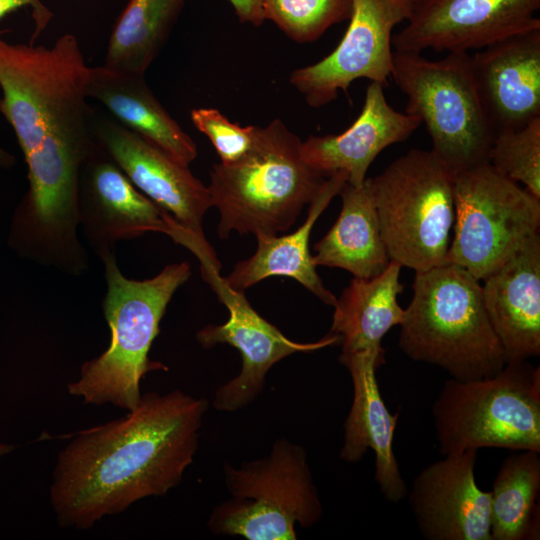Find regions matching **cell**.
I'll use <instances>...</instances> for the list:
<instances>
[{
  "instance_id": "1",
  "label": "cell",
  "mask_w": 540,
  "mask_h": 540,
  "mask_svg": "<svg viewBox=\"0 0 540 540\" xmlns=\"http://www.w3.org/2000/svg\"><path fill=\"white\" fill-rule=\"evenodd\" d=\"M89 67L72 34L51 47L0 39V112L27 165L28 190L15 219L41 243L78 234L80 172L98 146L87 104Z\"/></svg>"
},
{
  "instance_id": "2",
  "label": "cell",
  "mask_w": 540,
  "mask_h": 540,
  "mask_svg": "<svg viewBox=\"0 0 540 540\" xmlns=\"http://www.w3.org/2000/svg\"><path fill=\"white\" fill-rule=\"evenodd\" d=\"M209 401L181 390L147 392L124 417L79 431L59 453L50 502L62 527L89 529L182 480Z\"/></svg>"
},
{
  "instance_id": "3",
  "label": "cell",
  "mask_w": 540,
  "mask_h": 540,
  "mask_svg": "<svg viewBox=\"0 0 540 540\" xmlns=\"http://www.w3.org/2000/svg\"><path fill=\"white\" fill-rule=\"evenodd\" d=\"M101 261L106 281L102 309L111 341L102 354L82 364L78 380L69 383L67 390L87 404L111 403L132 411L142 395V378L150 371L167 369L150 360L149 352L166 308L189 279L191 267L186 261L172 263L152 278L134 280L123 275L115 253Z\"/></svg>"
},
{
  "instance_id": "4",
  "label": "cell",
  "mask_w": 540,
  "mask_h": 540,
  "mask_svg": "<svg viewBox=\"0 0 540 540\" xmlns=\"http://www.w3.org/2000/svg\"><path fill=\"white\" fill-rule=\"evenodd\" d=\"M413 297L398 346L416 362L467 381L492 376L507 363L489 321L480 281L452 263L415 272Z\"/></svg>"
},
{
  "instance_id": "5",
  "label": "cell",
  "mask_w": 540,
  "mask_h": 540,
  "mask_svg": "<svg viewBox=\"0 0 540 540\" xmlns=\"http://www.w3.org/2000/svg\"><path fill=\"white\" fill-rule=\"evenodd\" d=\"M302 141L280 120L259 127L251 150L233 164H215L208 189L219 211L218 235H278L292 227L327 177L303 158Z\"/></svg>"
},
{
  "instance_id": "6",
  "label": "cell",
  "mask_w": 540,
  "mask_h": 540,
  "mask_svg": "<svg viewBox=\"0 0 540 540\" xmlns=\"http://www.w3.org/2000/svg\"><path fill=\"white\" fill-rule=\"evenodd\" d=\"M432 414L442 456L485 447L540 452V368L512 361L492 376L449 378Z\"/></svg>"
},
{
  "instance_id": "7",
  "label": "cell",
  "mask_w": 540,
  "mask_h": 540,
  "mask_svg": "<svg viewBox=\"0 0 540 540\" xmlns=\"http://www.w3.org/2000/svg\"><path fill=\"white\" fill-rule=\"evenodd\" d=\"M231 495L208 520L213 534L248 540H295L296 525L309 528L323 515L305 449L288 439L274 442L264 457L239 468L223 465Z\"/></svg>"
},
{
  "instance_id": "8",
  "label": "cell",
  "mask_w": 540,
  "mask_h": 540,
  "mask_svg": "<svg viewBox=\"0 0 540 540\" xmlns=\"http://www.w3.org/2000/svg\"><path fill=\"white\" fill-rule=\"evenodd\" d=\"M454 175L431 150L411 149L370 178L390 260L415 272L446 263Z\"/></svg>"
},
{
  "instance_id": "9",
  "label": "cell",
  "mask_w": 540,
  "mask_h": 540,
  "mask_svg": "<svg viewBox=\"0 0 540 540\" xmlns=\"http://www.w3.org/2000/svg\"><path fill=\"white\" fill-rule=\"evenodd\" d=\"M390 77L406 96L405 113L425 125L431 151L454 174L489 163L494 133L477 95L469 52L430 60L393 50Z\"/></svg>"
},
{
  "instance_id": "10",
  "label": "cell",
  "mask_w": 540,
  "mask_h": 540,
  "mask_svg": "<svg viewBox=\"0 0 540 540\" xmlns=\"http://www.w3.org/2000/svg\"><path fill=\"white\" fill-rule=\"evenodd\" d=\"M455 228L446 263L483 280L539 233L540 199L490 163L454 175Z\"/></svg>"
},
{
  "instance_id": "11",
  "label": "cell",
  "mask_w": 540,
  "mask_h": 540,
  "mask_svg": "<svg viewBox=\"0 0 540 540\" xmlns=\"http://www.w3.org/2000/svg\"><path fill=\"white\" fill-rule=\"evenodd\" d=\"M415 0H352L349 25L337 47L318 62L295 69L290 84L319 108L357 79L385 86L392 70V31L407 20Z\"/></svg>"
},
{
  "instance_id": "12",
  "label": "cell",
  "mask_w": 540,
  "mask_h": 540,
  "mask_svg": "<svg viewBox=\"0 0 540 540\" xmlns=\"http://www.w3.org/2000/svg\"><path fill=\"white\" fill-rule=\"evenodd\" d=\"M540 0H415L407 24L392 36L394 51L482 49L540 28Z\"/></svg>"
},
{
  "instance_id": "13",
  "label": "cell",
  "mask_w": 540,
  "mask_h": 540,
  "mask_svg": "<svg viewBox=\"0 0 540 540\" xmlns=\"http://www.w3.org/2000/svg\"><path fill=\"white\" fill-rule=\"evenodd\" d=\"M209 284L227 307L229 318L223 324L203 327L197 332L196 339L204 348L231 345L242 358L239 374L221 385L213 396V406L219 411L234 412L251 404L263 391L268 371L282 359L341 342L339 335L331 333L316 342L290 340L252 308L244 292L228 288L220 276Z\"/></svg>"
},
{
  "instance_id": "14",
  "label": "cell",
  "mask_w": 540,
  "mask_h": 540,
  "mask_svg": "<svg viewBox=\"0 0 540 540\" xmlns=\"http://www.w3.org/2000/svg\"><path fill=\"white\" fill-rule=\"evenodd\" d=\"M78 222L84 239L101 260L115 253L119 241L147 232L172 238L179 226L132 184L99 145L81 168Z\"/></svg>"
},
{
  "instance_id": "15",
  "label": "cell",
  "mask_w": 540,
  "mask_h": 540,
  "mask_svg": "<svg viewBox=\"0 0 540 540\" xmlns=\"http://www.w3.org/2000/svg\"><path fill=\"white\" fill-rule=\"evenodd\" d=\"M94 138L132 184L189 232L204 238L212 198L205 186L167 152L116 120L92 114Z\"/></svg>"
},
{
  "instance_id": "16",
  "label": "cell",
  "mask_w": 540,
  "mask_h": 540,
  "mask_svg": "<svg viewBox=\"0 0 540 540\" xmlns=\"http://www.w3.org/2000/svg\"><path fill=\"white\" fill-rule=\"evenodd\" d=\"M477 450L447 454L414 478L409 504L426 540H492L490 491L475 478Z\"/></svg>"
},
{
  "instance_id": "17",
  "label": "cell",
  "mask_w": 540,
  "mask_h": 540,
  "mask_svg": "<svg viewBox=\"0 0 540 540\" xmlns=\"http://www.w3.org/2000/svg\"><path fill=\"white\" fill-rule=\"evenodd\" d=\"M471 70L494 135L540 117V28L479 49Z\"/></svg>"
},
{
  "instance_id": "18",
  "label": "cell",
  "mask_w": 540,
  "mask_h": 540,
  "mask_svg": "<svg viewBox=\"0 0 540 540\" xmlns=\"http://www.w3.org/2000/svg\"><path fill=\"white\" fill-rule=\"evenodd\" d=\"M339 362L349 371L353 386V401L344 421L339 456L353 464L372 449L374 478L380 492L387 501L398 503L407 496V486L393 450L400 411L392 414L388 410L376 377L377 369L385 362V350L341 353Z\"/></svg>"
},
{
  "instance_id": "19",
  "label": "cell",
  "mask_w": 540,
  "mask_h": 540,
  "mask_svg": "<svg viewBox=\"0 0 540 540\" xmlns=\"http://www.w3.org/2000/svg\"><path fill=\"white\" fill-rule=\"evenodd\" d=\"M482 281L485 309L507 362L539 356V233Z\"/></svg>"
},
{
  "instance_id": "20",
  "label": "cell",
  "mask_w": 540,
  "mask_h": 540,
  "mask_svg": "<svg viewBox=\"0 0 540 540\" xmlns=\"http://www.w3.org/2000/svg\"><path fill=\"white\" fill-rule=\"evenodd\" d=\"M420 125L417 117L388 103L382 84L370 82L362 110L352 125L340 134L309 136L302 141V155L324 176L344 171L347 182L359 187L375 158L390 145L406 140Z\"/></svg>"
},
{
  "instance_id": "21",
  "label": "cell",
  "mask_w": 540,
  "mask_h": 540,
  "mask_svg": "<svg viewBox=\"0 0 540 540\" xmlns=\"http://www.w3.org/2000/svg\"><path fill=\"white\" fill-rule=\"evenodd\" d=\"M347 179L344 171L328 176L320 193L309 204L304 223L293 233L256 236L258 244L255 253L238 262L228 276L221 278L223 284L232 290L244 292L268 277L286 276L297 280L322 302L334 307L337 298L325 288L316 272L309 251V237L316 220L334 196L339 194Z\"/></svg>"
},
{
  "instance_id": "22",
  "label": "cell",
  "mask_w": 540,
  "mask_h": 540,
  "mask_svg": "<svg viewBox=\"0 0 540 540\" xmlns=\"http://www.w3.org/2000/svg\"><path fill=\"white\" fill-rule=\"evenodd\" d=\"M86 94L100 102L121 125L183 165L189 166L197 157L194 141L160 104L144 75L105 65L89 67Z\"/></svg>"
},
{
  "instance_id": "23",
  "label": "cell",
  "mask_w": 540,
  "mask_h": 540,
  "mask_svg": "<svg viewBox=\"0 0 540 540\" xmlns=\"http://www.w3.org/2000/svg\"><path fill=\"white\" fill-rule=\"evenodd\" d=\"M338 195L342 199L339 217L314 245V264L341 268L358 278L374 277L391 260L380 232L371 179L359 187L346 181Z\"/></svg>"
},
{
  "instance_id": "24",
  "label": "cell",
  "mask_w": 540,
  "mask_h": 540,
  "mask_svg": "<svg viewBox=\"0 0 540 540\" xmlns=\"http://www.w3.org/2000/svg\"><path fill=\"white\" fill-rule=\"evenodd\" d=\"M401 268L391 260L374 277H354L337 298L329 333L341 337L342 354L385 350L381 345L383 337L401 324L405 312L397 300L403 291Z\"/></svg>"
},
{
  "instance_id": "25",
  "label": "cell",
  "mask_w": 540,
  "mask_h": 540,
  "mask_svg": "<svg viewBox=\"0 0 540 540\" xmlns=\"http://www.w3.org/2000/svg\"><path fill=\"white\" fill-rule=\"evenodd\" d=\"M490 493L492 540L539 539V451L520 450L507 456Z\"/></svg>"
},
{
  "instance_id": "26",
  "label": "cell",
  "mask_w": 540,
  "mask_h": 540,
  "mask_svg": "<svg viewBox=\"0 0 540 540\" xmlns=\"http://www.w3.org/2000/svg\"><path fill=\"white\" fill-rule=\"evenodd\" d=\"M185 0H130L110 35L103 65L144 75L161 51Z\"/></svg>"
},
{
  "instance_id": "27",
  "label": "cell",
  "mask_w": 540,
  "mask_h": 540,
  "mask_svg": "<svg viewBox=\"0 0 540 540\" xmlns=\"http://www.w3.org/2000/svg\"><path fill=\"white\" fill-rule=\"evenodd\" d=\"M261 1L265 20L298 43L317 40L331 26L348 20L352 9V0Z\"/></svg>"
},
{
  "instance_id": "28",
  "label": "cell",
  "mask_w": 540,
  "mask_h": 540,
  "mask_svg": "<svg viewBox=\"0 0 540 540\" xmlns=\"http://www.w3.org/2000/svg\"><path fill=\"white\" fill-rule=\"evenodd\" d=\"M489 163L540 199V117L493 137Z\"/></svg>"
},
{
  "instance_id": "29",
  "label": "cell",
  "mask_w": 540,
  "mask_h": 540,
  "mask_svg": "<svg viewBox=\"0 0 540 540\" xmlns=\"http://www.w3.org/2000/svg\"><path fill=\"white\" fill-rule=\"evenodd\" d=\"M193 125L208 137L222 164L241 160L252 148L259 126L241 127L215 108H195L190 113Z\"/></svg>"
},
{
  "instance_id": "30",
  "label": "cell",
  "mask_w": 540,
  "mask_h": 540,
  "mask_svg": "<svg viewBox=\"0 0 540 540\" xmlns=\"http://www.w3.org/2000/svg\"><path fill=\"white\" fill-rule=\"evenodd\" d=\"M25 6L31 7L35 22V32L32 37L33 42L44 31L53 16L50 10L40 0H0V20L7 14ZM2 33L3 31L0 30V35Z\"/></svg>"
},
{
  "instance_id": "31",
  "label": "cell",
  "mask_w": 540,
  "mask_h": 540,
  "mask_svg": "<svg viewBox=\"0 0 540 540\" xmlns=\"http://www.w3.org/2000/svg\"><path fill=\"white\" fill-rule=\"evenodd\" d=\"M228 1L233 6L240 22L260 26L265 21L261 0Z\"/></svg>"
},
{
  "instance_id": "32",
  "label": "cell",
  "mask_w": 540,
  "mask_h": 540,
  "mask_svg": "<svg viewBox=\"0 0 540 540\" xmlns=\"http://www.w3.org/2000/svg\"><path fill=\"white\" fill-rule=\"evenodd\" d=\"M14 163V157L0 147V166L9 167Z\"/></svg>"
},
{
  "instance_id": "33",
  "label": "cell",
  "mask_w": 540,
  "mask_h": 540,
  "mask_svg": "<svg viewBox=\"0 0 540 540\" xmlns=\"http://www.w3.org/2000/svg\"><path fill=\"white\" fill-rule=\"evenodd\" d=\"M12 449H13L12 446L4 444V443H0V457L10 452Z\"/></svg>"
}]
</instances>
